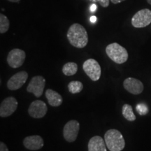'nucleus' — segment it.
<instances>
[{"mask_svg": "<svg viewBox=\"0 0 151 151\" xmlns=\"http://www.w3.org/2000/svg\"><path fill=\"white\" fill-rule=\"evenodd\" d=\"M67 39L71 46L77 48H83L88 43V35L83 25L74 23L70 26L67 34Z\"/></svg>", "mask_w": 151, "mask_h": 151, "instance_id": "1", "label": "nucleus"}, {"mask_svg": "<svg viewBox=\"0 0 151 151\" xmlns=\"http://www.w3.org/2000/svg\"><path fill=\"white\" fill-rule=\"evenodd\" d=\"M104 141L110 151H122L125 147V141L120 131L109 129L104 134Z\"/></svg>", "mask_w": 151, "mask_h": 151, "instance_id": "2", "label": "nucleus"}, {"mask_svg": "<svg viewBox=\"0 0 151 151\" xmlns=\"http://www.w3.org/2000/svg\"><path fill=\"white\" fill-rule=\"evenodd\" d=\"M106 53L110 59L117 64H123L128 60V52L126 48L118 43H112L106 48Z\"/></svg>", "mask_w": 151, "mask_h": 151, "instance_id": "3", "label": "nucleus"}, {"mask_svg": "<svg viewBox=\"0 0 151 151\" xmlns=\"http://www.w3.org/2000/svg\"><path fill=\"white\" fill-rule=\"evenodd\" d=\"M83 69L92 81H97L101 77V67L96 60L90 58L85 61L83 65Z\"/></svg>", "mask_w": 151, "mask_h": 151, "instance_id": "4", "label": "nucleus"}, {"mask_svg": "<svg viewBox=\"0 0 151 151\" xmlns=\"http://www.w3.org/2000/svg\"><path fill=\"white\" fill-rule=\"evenodd\" d=\"M151 23V11L143 9L137 11L132 18V24L136 28H143Z\"/></svg>", "mask_w": 151, "mask_h": 151, "instance_id": "5", "label": "nucleus"}, {"mask_svg": "<svg viewBox=\"0 0 151 151\" xmlns=\"http://www.w3.org/2000/svg\"><path fill=\"white\" fill-rule=\"evenodd\" d=\"M26 58V54L24 50L19 48H14L9 52L7 56V63L11 68L17 69L23 65Z\"/></svg>", "mask_w": 151, "mask_h": 151, "instance_id": "6", "label": "nucleus"}, {"mask_svg": "<svg viewBox=\"0 0 151 151\" xmlns=\"http://www.w3.org/2000/svg\"><path fill=\"white\" fill-rule=\"evenodd\" d=\"M79 130L80 124L76 120H71L67 122L64 127L63 136L67 142L72 143L76 140Z\"/></svg>", "mask_w": 151, "mask_h": 151, "instance_id": "7", "label": "nucleus"}, {"mask_svg": "<svg viewBox=\"0 0 151 151\" xmlns=\"http://www.w3.org/2000/svg\"><path fill=\"white\" fill-rule=\"evenodd\" d=\"M46 86V79L41 76H34L27 87V91L35 94V97H40L42 95Z\"/></svg>", "mask_w": 151, "mask_h": 151, "instance_id": "8", "label": "nucleus"}, {"mask_svg": "<svg viewBox=\"0 0 151 151\" xmlns=\"http://www.w3.org/2000/svg\"><path fill=\"white\" fill-rule=\"evenodd\" d=\"M18 102L14 97L5 98L0 105V116L6 118L11 116L18 108Z\"/></svg>", "mask_w": 151, "mask_h": 151, "instance_id": "9", "label": "nucleus"}, {"mask_svg": "<svg viewBox=\"0 0 151 151\" xmlns=\"http://www.w3.org/2000/svg\"><path fill=\"white\" fill-rule=\"evenodd\" d=\"M48 111L46 104L41 100H36L31 103L28 109L29 115L33 118H42L46 116Z\"/></svg>", "mask_w": 151, "mask_h": 151, "instance_id": "10", "label": "nucleus"}, {"mask_svg": "<svg viewBox=\"0 0 151 151\" xmlns=\"http://www.w3.org/2000/svg\"><path fill=\"white\" fill-rule=\"evenodd\" d=\"M28 78V73L24 71H20L11 77L7 82V88L10 90H17L22 88Z\"/></svg>", "mask_w": 151, "mask_h": 151, "instance_id": "11", "label": "nucleus"}, {"mask_svg": "<svg viewBox=\"0 0 151 151\" xmlns=\"http://www.w3.org/2000/svg\"><path fill=\"white\" fill-rule=\"evenodd\" d=\"M123 86L127 91L133 94H141L143 91V83L141 81L134 78H127L124 81Z\"/></svg>", "mask_w": 151, "mask_h": 151, "instance_id": "12", "label": "nucleus"}, {"mask_svg": "<svg viewBox=\"0 0 151 151\" xmlns=\"http://www.w3.org/2000/svg\"><path fill=\"white\" fill-rule=\"evenodd\" d=\"M23 145L28 150H38L43 148L44 146V142L42 137L40 136L33 135L24 138Z\"/></svg>", "mask_w": 151, "mask_h": 151, "instance_id": "13", "label": "nucleus"}, {"mask_svg": "<svg viewBox=\"0 0 151 151\" xmlns=\"http://www.w3.org/2000/svg\"><path fill=\"white\" fill-rule=\"evenodd\" d=\"M88 148V151H107L105 141L100 136H94L90 139Z\"/></svg>", "mask_w": 151, "mask_h": 151, "instance_id": "14", "label": "nucleus"}, {"mask_svg": "<svg viewBox=\"0 0 151 151\" xmlns=\"http://www.w3.org/2000/svg\"><path fill=\"white\" fill-rule=\"evenodd\" d=\"M46 97L48 102L51 106H60L63 102V98L60 94L51 89H47L46 91Z\"/></svg>", "mask_w": 151, "mask_h": 151, "instance_id": "15", "label": "nucleus"}, {"mask_svg": "<svg viewBox=\"0 0 151 151\" xmlns=\"http://www.w3.org/2000/svg\"><path fill=\"white\" fill-rule=\"evenodd\" d=\"M122 114L126 120L130 122L134 121L136 118H136L134 113L133 112L132 106L131 105L127 104H124L123 106H122Z\"/></svg>", "mask_w": 151, "mask_h": 151, "instance_id": "16", "label": "nucleus"}, {"mask_svg": "<svg viewBox=\"0 0 151 151\" xmlns=\"http://www.w3.org/2000/svg\"><path fill=\"white\" fill-rule=\"evenodd\" d=\"M77 71H78V65L75 62H67L62 67V73L67 76L76 74Z\"/></svg>", "mask_w": 151, "mask_h": 151, "instance_id": "17", "label": "nucleus"}, {"mask_svg": "<svg viewBox=\"0 0 151 151\" xmlns=\"http://www.w3.org/2000/svg\"><path fill=\"white\" fill-rule=\"evenodd\" d=\"M68 89L71 94H77L83 89V85L81 81H73L68 84Z\"/></svg>", "mask_w": 151, "mask_h": 151, "instance_id": "18", "label": "nucleus"}, {"mask_svg": "<svg viewBox=\"0 0 151 151\" xmlns=\"http://www.w3.org/2000/svg\"><path fill=\"white\" fill-rule=\"evenodd\" d=\"M9 20L8 18L3 14H0V33L4 34L9 29Z\"/></svg>", "mask_w": 151, "mask_h": 151, "instance_id": "19", "label": "nucleus"}, {"mask_svg": "<svg viewBox=\"0 0 151 151\" xmlns=\"http://www.w3.org/2000/svg\"><path fill=\"white\" fill-rule=\"evenodd\" d=\"M137 111L141 116H143V115H146L148 113V109L147 106L144 104H139L137 105Z\"/></svg>", "mask_w": 151, "mask_h": 151, "instance_id": "20", "label": "nucleus"}, {"mask_svg": "<svg viewBox=\"0 0 151 151\" xmlns=\"http://www.w3.org/2000/svg\"><path fill=\"white\" fill-rule=\"evenodd\" d=\"M111 0H100L99 1V4L104 8H106L109 6V3H110Z\"/></svg>", "mask_w": 151, "mask_h": 151, "instance_id": "21", "label": "nucleus"}, {"mask_svg": "<svg viewBox=\"0 0 151 151\" xmlns=\"http://www.w3.org/2000/svg\"><path fill=\"white\" fill-rule=\"evenodd\" d=\"M0 151H9V148L4 143L0 142Z\"/></svg>", "mask_w": 151, "mask_h": 151, "instance_id": "22", "label": "nucleus"}, {"mask_svg": "<svg viewBox=\"0 0 151 151\" xmlns=\"http://www.w3.org/2000/svg\"><path fill=\"white\" fill-rule=\"evenodd\" d=\"M97 5L95 4H92L91 6H90V11H91V12H92V13L95 12V11H97Z\"/></svg>", "mask_w": 151, "mask_h": 151, "instance_id": "23", "label": "nucleus"}, {"mask_svg": "<svg viewBox=\"0 0 151 151\" xmlns=\"http://www.w3.org/2000/svg\"><path fill=\"white\" fill-rule=\"evenodd\" d=\"M90 22H92V23H94V22H96V21L97 20V17H96V16H92L90 17Z\"/></svg>", "mask_w": 151, "mask_h": 151, "instance_id": "24", "label": "nucleus"}, {"mask_svg": "<svg viewBox=\"0 0 151 151\" xmlns=\"http://www.w3.org/2000/svg\"><path fill=\"white\" fill-rule=\"evenodd\" d=\"M124 0H111V1L114 4H117L121 3L122 1H124Z\"/></svg>", "mask_w": 151, "mask_h": 151, "instance_id": "25", "label": "nucleus"}, {"mask_svg": "<svg viewBox=\"0 0 151 151\" xmlns=\"http://www.w3.org/2000/svg\"><path fill=\"white\" fill-rule=\"evenodd\" d=\"M8 1H11V2H14V3H18L20 0H8Z\"/></svg>", "mask_w": 151, "mask_h": 151, "instance_id": "26", "label": "nucleus"}, {"mask_svg": "<svg viewBox=\"0 0 151 151\" xmlns=\"http://www.w3.org/2000/svg\"><path fill=\"white\" fill-rule=\"evenodd\" d=\"M90 1H92V2H99L100 0H89Z\"/></svg>", "mask_w": 151, "mask_h": 151, "instance_id": "27", "label": "nucleus"}, {"mask_svg": "<svg viewBox=\"0 0 151 151\" xmlns=\"http://www.w3.org/2000/svg\"><path fill=\"white\" fill-rule=\"evenodd\" d=\"M147 1H148V3L149 4L151 5V0H147Z\"/></svg>", "mask_w": 151, "mask_h": 151, "instance_id": "28", "label": "nucleus"}]
</instances>
